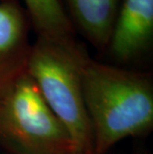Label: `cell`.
<instances>
[{"instance_id": "obj_1", "label": "cell", "mask_w": 153, "mask_h": 154, "mask_svg": "<svg viewBox=\"0 0 153 154\" xmlns=\"http://www.w3.org/2000/svg\"><path fill=\"white\" fill-rule=\"evenodd\" d=\"M83 94L94 154H106L120 140L152 129L153 86L147 76L90 59Z\"/></svg>"}, {"instance_id": "obj_2", "label": "cell", "mask_w": 153, "mask_h": 154, "mask_svg": "<svg viewBox=\"0 0 153 154\" xmlns=\"http://www.w3.org/2000/svg\"><path fill=\"white\" fill-rule=\"evenodd\" d=\"M90 58L74 38L38 37L31 45L27 73L66 127L77 152L93 153V136L84 101L83 77Z\"/></svg>"}, {"instance_id": "obj_3", "label": "cell", "mask_w": 153, "mask_h": 154, "mask_svg": "<svg viewBox=\"0 0 153 154\" xmlns=\"http://www.w3.org/2000/svg\"><path fill=\"white\" fill-rule=\"evenodd\" d=\"M0 146L8 154L77 152L27 70L0 94Z\"/></svg>"}, {"instance_id": "obj_4", "label": "cell", "mask_w": 153, "mask_h": 154, "mask_svg": "<svg viewBox=\"0 0 153 154\" xmlns=\"http://www.w3.org/2000/svg\"><path fill=\"white\" fill-rule=\"evenodd\" d=\"M152 36L153 0H123L109 43L112 57L133 60L148 48Z\"/></svg>"}, {"instance_id": "obj_5", "label": "cell", "mask_w": 153, "mask_h": 154, "mask_svg": "<svg viewBox=\"0 0 153 154\" xmlns=\"http://www.w3.org/2000/svg\"><path fill=\"white\" fill-rule=\"evenodd\" d=\"M24 13L11 0L0 1V94L26 71L31 45Z\"/></svg>"}, {"instance_id": "obj_6", "label": "cell", "mask_w": 153, "mask_h": 154, "mask_svg": "<svg viewBox=\"0 0 153 154\" xmlns=\"http://www.w3.org/2000/svg\"><path fill=\"white\" fill-rule=\"evenodd\" d=\"M120 2L121 0H68L79 28L97 48L109 45Z\"/></svg>"}, {"instance_id": "obj_7", "label": "cell", "mask_w": 153, "mask_h": 154, "mask_svg": "<svg viewBox=\"0 0 153 154\" xmlns=\"http://www.w3.org/2000/svg\"><path fill=\"white\" fill-rule=\"evenodd\" d=\"M38 37L66 40L73 37V27L61 0H25Z\"/></svg>"}, {"instance_id": "obj_8", "label": "cell", "mask_w": 153, "mask_h": 154, "mask_svg": "<svg viewBox=\"0 0 153 154\" xmlns=\"http://www.w3.org/2000/svg\"><path fill=\"white\" fill-rule=\"evenodd\" d=\"M72 154H94V153H86V152H74Z\"/></svg>"}, {"instance_id": "obj_9", "label": "cell", "mask_w": 153, "mask_h": 154, "mask_svg": "<svg viewBox=\"0 0 153 154\" xmlns=\"http://www.w3.org/2000/svg\"><path fill=\"white\" fill-rule=\"evenodd\" d=\"M0 1H5V0H0Z\"/></svg>"}]
</instances>
